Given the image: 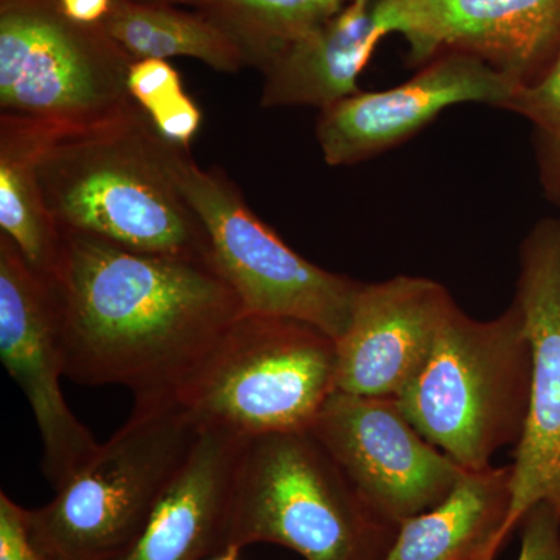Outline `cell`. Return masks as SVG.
I'll list each match as a JSON object with an SVG mask.
<instances>
[{
  "instance_id": "17",
  "label": "cell",
  "mask_w": 560,
  "mask_h": 560,
  "mask_svg": "<svg viewBox=\"0 0 560 560\" xmlns=\"http://www.w3.org/2000/svg\"><path fill=\"white\" fill-rule=\"evenodd\" d=\"M511 466L466 469L444 500L401 522L383 560H493L511 511Z\"/></svg>"
},
{
  "instance_id": "18",
  "label": "cell",
  "mask_w": 560,
  "mask_h": 560,
  "mask_svg": "<svg viewBox=\"0 0 560 560\" xmlns=\"http://www.w3.org/2000/svg\"><path fill=\"white\" fill-rule=\"evenodd\" d=\"M55 131L0 116V234L49 283L60 261L62 234L51 219L38 179V161Z\"/></svg>"
},
{
  "instance_id": "5",
  "label": "cell",
  "mask_w": 560,
  "mask_h": 560,
  "mask_svg": "<svg viewBox=\"0 0 560 560\" xmlns=\"http://www.w3.org/2000/svg\"><path fill=\"white\" fill-rule=\"evenodd\" d=\"M200 427L175 400L135 401L131 418L57 495L25 512L44 560H113L139 536Z\"/></svg>"
},
{
  "instance_id": "7",
  "label": "cell",
  "mask_w": 560,
  "mask_h": 560,
  "mask_svg": "<svg viewBox=\"0 0 560 560\" xmlns=\"http://www.w3.org/2000/svg\"><path fill=\"white\" fill-rule=\"evenodd\" d=\"M135 61L102 24L70 20L60 0H0V116L55 132L101 127L138 106Z\"/></svg>"
},
{
  "instance_id": "22",
  "label": "cell",
  "mask_w": 560,
  "mask_h": 560,
  "mask_svg": "<svg viewBox=\"0 0 560 560\" xmlns=\"http://www.w3.org/2000/svg\"><path fill=\"white\" fill-rule=\"evenodd\" d=\"M128 91L147 116L183 95V80L167 60H136L128 73Z\"/></svg>"
},
{
  "instance_id": "19",
  "label": "cell",
  "mask_w": 560,
  "mask_h": 560,
  "mask_svg": "<svg viewBox=\"0 0 560 560\" xmlns=\"http://www.w3.org/2000/svg\"><path fill=\"white\" fill-rule=\"evenodd\" d=\"M101 24L135 60L195 58L221 73H238L246 68L241 50L226 33L197 10L113 0Z\"/></svg>"
},
{
  "instance_id": "11",
  "label": "cell",
  "mask_w": 560,
  "mask_h": 560,
  "mask_svg": "<svg viewBox=\"0 0 560 560\" xmlns=\"http://www.w3.org/2000/svg\"><path fill=\"white\" fill-rule=\"evenodd\" d=\"M0 357L31 404L43 441L44 477L58 490L102 444L62 396L65 364L49 287L5 234H0Z\"/></svg>"
},
{
  "instance_id": "4",
  "label": "cell",
  "mask_w": 560,
  "mask_h": 560,
  "mask_svg": "<svg viewBox=\"0 0 560 560\" xmlns=\"http://www.w3.org/2000/svg\"><path fill=\"white\" fill-rule=\"evenodd\" d=\"M530 378L533 349L515 302L489 320L455 305L429 363L399 401L434 447L464 469H485L500 448L521 440Z\"/></svg>"
},
{
  "instance_id": "28",
  "label": "cell",
  "mask_w": 560,
  "mask_h": 560,
  "mask_svg": "<svg viewBox=\"0 0 560 560\" xmlns=\"http://www.w3.org/2000/svg\"><path fill=\"white\" fill-rule=\"evenodd\" d=\"M241 555V548L238 547H226L223 551H220L212 560H238Z\"/></svg>"
},
{
  "instance_id": "15",
  "label": "cell",
  "mask_w": 560,
  "mask_h": 560,
  "mask_svg": "<svg viewBox=\"0 0 560 560\" xmlns=\"http://www.w3.org/2000/svg\"><path fill=\"white\" fill-rule=\"evenodd\" d=\"M248 438L206 427L130 547L113 560H205L224 550L232 481Z\"/></svg>"
},
{
  "instance_id": "24",
  "label": "cell",
  "mask_w": 560,
  "mask_h": 560,
  "mask_svg": "<svg viewBox=\"0 0 560 560\" xmlns=\"http://www.w3.org/2000/svg\"><path fill=\"white\" fill-rule=\"evenodd\" d=\"M24 508L0 493V560H44L33 545Z\"/></svg>"
},
{
  "instance_id": "3",
  "label": "cell",
  "mask_w": 560,
  "mask_h": 560,
  "mask_svg": "<svg viewBox=\"0 0 560 560\" xmlns=\"http://www.w3.org/2000/svg\"><path fill=\"white\" fill-rule=\"evenodd\" d=\"M397 529L372 510L311 431L245 441L232 481L224 548L267 541L305 560H383Z\"/></svg>"
},
{
  "instance_id": "20",
  "label": "cell",
  "mask_w": 560,
  "mask_h": 560,
  "mask_svg": "<svg viewBox=\"0 0 560 560\" xmlns=\"http://www.w3.org/2000/svg\"><path fill=\"white\" fill-rule=\"evenodd\" d=\"M352 0H200L191 9L241 50L246 68L264 69L285 47L337 16Z\"/></svg>"
},
{
  "instance_id": "21",
  "label": "cell",
  "mask_w": 560,
  "mask_h": 560,
  "mask_svg": "<svg viewBox=\"0 0 560 560\" xmlns=\"http://www.w3.org/2000/svg\"><path fill=\"white\" fill-rule=\"evenodd\" d=\"M504 109L514 110L536 125L551 151L552 165L560 173V51L547 73L518 86Z\"/></svg>"
},
{
  "instance_id": "2",
  "label": "cell",
  "mask_w": 560,
  "mask_h": 560,
  "mask_svg": "<svg viewBox=\"0 0 560 560\" xmlns=\"http://www.w3.org/2000/svg\"><path fill=\"white\" fill-rule=\"evenodd\" d=\"M176 143L139 106L83 131L55 132L38 179L61 231L139 253L212 260L208 232L173 173Z\"/></svg>"
},
{
  "instance_id": "1",
  "label": "cell",
  "mask_w": 560,
  "mask_h": 560,
  "mask_svg": "<svg viewBox=\"0 0 560 560\" xmlns=\"http://www.w3.org/2000/svg\"><path fill=\"white\" fill-rule=\"evenodd\" d=\"M61 234L47 287L73 382L124 386L135 401L173 397L245 313L213 261Z\"/></svg>"
},
{
  "instance_id": "9",
  "label": "cell",
  "mask_w": 560,
  "mask_h": 560,
  "mask_svg": "<svg viewBox=\"0 0 560 560\" xmlns=\"http://www.w3.org/2000/svg\"><path fill=\"white\" fill-rule=\"evenodd\" d=\"M308 431L396 525L444 500L466 470L419 433L394 397L335 390Z\"/></svg>"
},
{
  "instance_id": "12",
  "label": "cell",
  "mask_w": 560,
  "mask_h": 560,
  "mask_svg": "<svg viewBox=\"0 0 560 560\" xmlns=\"http://www.w3.org/2000/svg\"><path fill=\"white\" fill-rule=\"evenodd\" d=\"M522 84L488 62L452 51L399 86L360 91L320 109L316 139L331 167L359 164L410 139L452 106L482 103L504 109Z\"/></svg>"
},
{
  "instance_id": "14",
  "label": "cell",
  "mask_w": 560,
  "mask_h": 560,
  "mask_svg": "<svg viewBox=\"0 0 560 560\" xmlns=\"http://www.w3.org/2000/svg\"><path fill=\"white\" fill-rule=\"evenodd\" d=\"M455 305L447 289L429 278L361 283L348 329L337 341L335 389L399 399L429 363Z\"/></svg>"
},
{
  "instance_id": "10",
  "label": "cell",
  "mask_w": 560,
  "mask_h": 560,
  "mask_svg": "<svg viewBox=\"0 0 560 560\" xmlns=\"http://www.w3.org/2000/svg\"><path fill=\"white\" fill-rule=\"evenodd\" d=\"M515 304L533 349L528 416L511 464L510 539L534 506L560 514V221H541L521 249Z\"/></svg>"
},
{
  "instance_id": "27",
  "label": "cell",
  "mask_w": 560,
  "mask_h": 560,
  "mask_svg": "<svg viewBox=\"0 0 560 560\" xmlns=\"http://www.w3.org/2000/svg\"><path fill=\"white\" fill-rule=\"evenodd\" d=\"M139 2L158 3V5L195 7L200 0H139Z\"/></svg>"
},
{
  "instance_id": "23",
  "label": "cell",
  "mask_w": 560,
  "mask_h": 560,
  "mask_svg": "<svg viewBox=\"0 0 560 560\" xmlns=\"http://www.w3.org/2000/svg\"><path fill=\"white\" fill-rule=\"evenodd\" d=\"M517 560H560V514L547 503L537 504L522 523Z\"/></svg>"
},
{
  "instance_id": "6",
  "label": "cell",
  "mask_w": 560,
  "mask_h": 560,
  "mask_svg": "<svg viewBox=\"0 0 560 560\" xmlns=\"http://www.w3.org/2000/svg\"><path fill=\"white\" fill-rule=\"evenodd\" d=\"M337 341L305 320L242 313L175 393L201 429L308 431L335 393Z\"/></svg>"
},
{
  "instance_id": "8",
  "label": "cell",
  "mask_w": 560,
  "mask_h": 560,
  "mask_svg": "<svg viewBox=\"0 0 560 560\" xmlns=\"http://www.w3.org/2000/svg\"><path fill=\"white\" fill-rule=\"evenodd\" d=\"M173 173L208 232L217 270L237 293L243 312L305 320L340 340L361 283L324 270L290 248L249 209L226 173L202 168L187 147H175Z\"/></svg>"
},
{
  "instance_id": "16",
  "label": "cell",
  "mask_w": 560,
  "mask_h": 560,
  "mask_svg": "<svg viewBox=\"0 0 560 560\" xmlns=\"http://www.w3.org/2000/svg\"><path fill=\"white\" fill-rule=\"evenodd\" d=\"M375 0H352L337 16L290 44L264 69V108L326 109L357 94L359 79L385 35L375 21Z\"/></svg>"
},
{
  "instance_id": "25",
  "label": "cell",
  "mask_w": 560,
  "mask_h": 560,
  "mask_svg": "<svg viewBox=\"0 0 560 560\" xmlns=\"http://www.w3.org/2000/svg\"><path fill=\"white\" fill-rule=\"evenodd\" d=\"M149 117L162 138L187 149H190L202 120L200 108L186 92Z\"/></svg>"
},
{
  "instance_id": "26",
  "label": "cell",
  "mask_w": 560,
  "mask_h": 560,
  "mask_svg": "<svg viewBox=\"0 0 560 560\" xmlns=\"http://www.w3.org/2000/svg\"><path fill=\"white\" fill-rule=\"evenodd\" d=\"M70 20L81 24H101L109 13L113 0H60Z\"/></svg>"
},
{
  "instance_id": "13",
  "label": "cell",
  "mask_w": 560,
  "mask_h": 560,
  "mask_svg": "<svg viewBox=\"0 0 560 560\" xmlns=\"http://www.w3.org/2000/svg\"><path fill=\"white\" fill-rule=\"evenodd\" d=\"M383 35L407 40L408 60L466 54L528 83L560 40V0H375Z\"/></svg>"
}]
</instances>
